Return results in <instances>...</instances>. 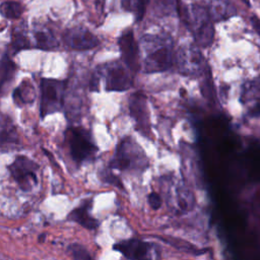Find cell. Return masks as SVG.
Instances as JSON below:
<instances>
[{"mask_svg": "<svg viewBox=\"0 0 260 260\" xmlns=\"http://www.w3.org/2000/svg\"><path fill=\"white\" fill-rule=\"evenodd\" d=\"M141 41L152 49L148 52L143 61V69L145 72H161L172 66L173 50L169 40L158 36H145Z\"/></svg>", "mask_w": 260, "mask_h": 260, "instance_id": "obj_1", "label": "cell"}, {"mask_svg": "<svg viewBox=\"0 0 260 260\" xmlns=\"http://www.w3.org/2000/svg\"><path fill=\"white\" fill-rule=\"evenodd\" d=\"M71 158L76 164H82L94 157L98 147L89 132L83 128L70 127L65 133Z\"/></svg>", "mask_w": 260, "mask_h": 260, "instance_id": "obj_2", "label": "cell"}, {"mask_svg": "<svg viewBox=\"0 0 260 260\" xmlns=\"http://www.w3.org/2000/svg\"><path fill=\"white\" fill-rule=\"evenodd\" d=\"M67 82L52 78H43L41 81V117L59 112L62 109Z\"/></svg>", "mask_w": 260, "mask_h": 260, "instance_id": "obj_3", "label": "cell"}, {"mask_svg": "<svg viewBox=\"0 0 260 260\" xmlns=\"http://www.w3.org/2000/svg\"><path fill=\"white\" fill-rule=\"evenodd\" d=\"M144 158L142 151L138 145L130 137L124 138L118 145L112 160L109 162V168L120 171H130L141 169Z\"/></svg>", "mask_w": 260, "mask_h": 260, "instance_id": "obj_4", "label": "cell"}, {"mask_svg": "<svg viewBox=\"0 0 260 260\" xmlns=\"http://www.w3.org/2000/svg\"><path fill=\"white\" fill-rule=\"evenodd\" d=\"M190 24L197 44L201 47H209L214 37L212 17L206 8L194 4L191 8Z\"/></svg>", "mask_w": 260, "mask_h": 260, "instance_id": "obj_5", "label": "cell"}, {"mask_svg": "<svg viewBox=\"0 0 260 260\" xmlns=\"http://www.w3.org/2000/svg\"><path fill=\"white\" fill-rule=\"evenodd\" d=\"M39 165L24 155H18L8 166V171L11 177L17 183L18 187L24 191L32 190L38 184L37 172Z\"/></svg>", "mask_w": 260, "mask_h": 260, "instance_id": "obj_6", "label": "cell"}, {"mask_svg": "<svg viewBox=\"0 0 260 260\" xmlns=\"http://www.w3.org/2000/svg\"><path fill=\"white\" fill-rule=\"evenodd\" d=\"M62 39L68 48L78 51L90 50L100 44L99 39L83 26H74L66 29Z\"/></svg>", "mask_w": 260, "mask_h": 260, "instance_id": "obj_7", "label": "cell"}, {"mask_svg": "<svg viewBox=\"0 0 260 260\" xmlns=\"http://www.w3.org/2000/svg\"><path fill=\"white\" fill-rule=\"evenodd\" d=\"M133 84V77L119 63H112L106 72V89L108 91H125Z\"/></svg>", "mask_w": 260, "mask_h": 260, "instance_id": "obj_8", "label": "cell"}, {"mask_svg": "<svg viewBox=\"0 0 260 260\" xmlns=\"http://www.w3.org/2000/svg\"><path fill=\"white\" fill-rule=\"evenodd\" d=\"M118 45L121 52V57L126 66L132 72H136L139 69V55L138 45L134 39L133 31L125 30L118 40Z\"/></svg>", "mask_w": 260, "mask_h": 260, "instance_id": "obj_9", "label": "cell"}, {"mask_svg": "<svg viewBox=\"0 0 260 260\" xmlns=\"http://www.w3.org/2000/svg\"><path fill=\"white\" fill-rule=\"evenodd\" d=\"M113 249L129 260H150L151 245L138 239L121 241L115 244Z\"/></svg>", "mask_w": 260, "mask_h": 260, "instance_id": "obj_10", "label": "cell"}, {"mask_svg": "<svg viewBox=\"0 0 260 260\" xmlns=\"http://www.w3.org/2000/svg\"><path fill=\"white\" fill-rule=\"evenodd\" d=\"M130 115L135 121L136 128L143 133L148 132V114L146 99L143 93L135 92L129 98Z\"/></svg>", "mask_w": 260, "mask_h": 260, "instance_id": "obj_11", "label": "cell"}, {"mask_svg": "<svg viewBox=\"0 0 260 260\" xmlns=\"http://www.w3.org/2000/svg\"><path fill=\"white\" fill-rule=\"evenodd\" d=\"M178 63L183 72L196 73L204 69L203 57L200 51L192 46L180 49L178 53Z\"/></svg>", "mask_w": 260, "mask_h": 260, "instance_id": "obj_12", "label": "cell"}, {"mask_svg": "<svg viewBox=\"0 0 260 260\" xmlns=\"http://www.w3.org/2000/svg\"><path fill=\"white\" fill-rule=\"evenodd\" d=\"M91 200H85L81 205L74 208L67 216V218L71 221H74L86 230H95L99 226V221L91 216Z\"/></svg>", "mask_w": 260, "mask_h": 260, "instance_id": "obj_13", "label": "cell"}, {"mask_svg": "<svg viewBox=\"0 0 260 260\" xmlns=\"http://www.w3.org/2000/svg\"><path fill=\"white\" fill-rule=\"evenodd\" d=\"M12 99L18 106L31 104L36 99L35 88L28 80H23L12 92Z\"/></svg>", "mask_w": 260, "mask_h": 260, "instance_id": "obj_14", "label": "cell"}, {"mask_svg": "<svg viewBox=\"0 0 260 260\" xmlns=\"http://www.w3.org/2000/svg\"><path fill=\"white\" fill-rule=\"evenodd\" d=\"M236 13L234 6L228 0H212L210 15L216 20H223Z\"/></svg>", "mask_w": 260, "mask_h": 260, "instance_id": "obj_15", "label": "cell"}, {"mask_svg": "<svg viewBox=\"0 0 260 260\" xmlns=\"http://www.w3.org/2000/svg\"><path fill=\"white\" fill-rule=\"evenodd\" d=\"M15 71V63L7 55H4L0 60V92L12 80Z\"/></svg>", "mask_w": 260, "mask_h": 260, "instance_id": "obj_16", "label": "cell"}, {"mask_svg": "<svg viewBox=\"0 0 260 260\" xmlns=\"http://www.w3.org/2000/svg\"><path fill=\"white\" fill-rule=\"evenodd\" d=\"M37 48L41 50H53L58 47V41L49 29H39L34 32Z\"/></svg>", "mask_w": 260, "mask_h": 260, "instance_id": "obj_17", "label": "cell"}, {"mask_svg": "<svg viewBox=\"0 0 260 260\" xmlns=\"http://www.w3.org/2000/svg\"><path fill=\"white\" fill-rule=\"evenodd\" d=\"M23 13V6L17 1H4L0 4V14L8 19H17Z\"/></svg>", "mask_w": 260, "mask_h": 260, "instance_id": "obj_18", "label": "cell"}, {"mask_svg": "<svg viewBox=\"0 0 260 260\" xmlns=\"http://www.w3.org/2000/svg\"><path fill=\"white\" fill-rule=\"evenodd\" d=\"M19 143V136L13 126H6L0 129V148Z\"/></svg>", "mask_w": 260, "mask_h": 260, "instance_id": "obj_19", "label": "cell"}, {"mask_svg": "<svg viewBox=\"0 0 260 260\" xmlns=\"http://www.w3.org/2000/svg\"><path fill=\"white\" fill-rule=\"evenodd\" d=\"M122 7L126 11H133L137 21H140L145 13L146 0H122Z\"/></svg>", "mask_w": 260, "mask_h": 260, "instance_id": "obj_20", "label": "cell"}, {"mask_svg": "<svg viewBox=\"0 0 260 260\" xmlns=\"http://www.w3.org/2000/svg\"><path fill=\"white\" fill-rule=\"evenodd\" d=\"M67 250L73 260H93L87 249L80 244H71L68 246Z\"/></svg>", "mask_w": 260, "mask_h": 260, "instance_id": "obj_21", "label": "cell"}, {"mask_svg": "<svg viewBox=\"0 0 260 260\" xmlns=\"http://www.w3.org/2000/svg\"><path fill=\"white\" fill-rule=\"evenodd\" d=\"M29 47L28 39L22 34H14L11 40V51L12 55L16 54L21 50H25Z\"/></svg>", "mask_w": 260, "mask_h": 260, "instance_id": "obj_22", "label": "cell"}, {"mask_svg": "<svg viewBox=\"0 0 260 260\" xmlns=\"http://www.w3.org/2000/svg\"><path fill=\"white\" fill-rule=\"evenodd\" d=\"M100 178L103 182H106V183H109L117 188H120V189H124L123 185H122V181L119 177L115 176L111 171L109 170H103L100 172Z\"/></svg>", "mask_w": 260, "mask_h": 260, "instance_id": "obj_23", "label": "cell"}, {"mask_svg": "<svg viewBox=\"0 0 260 260\" xmlns=\"http://www.w3.org/2000/svg\"><path fill=\"white\" fill-rule=\"evenodd\" d=\"M161 198L156 192H151L148 195V204L152 209H158L161 206Z\"/></svg>", "mask_w": 260, "mask_h": 260, "instance_id": "obj_24", "label": "cell"}, {"mask_svg": "<svg viewBox=\"0 0 260 260\" xmlns=\"http://www.w3.org/2000/svg\"><path fill=\"white\" fill-rule=\"evenodd\" d=\"M251 22H252V25L255 28V30L260 36V19L254 15V16L251 17Z\"/></svg>", "mask_w": 260, "mask_h": 260, "instance_id": "obj_25", "label": "cell"}, {"mask_svg": "<svg viewBox=\"0 0 260 260\" xmlns=\"http://www.w3.org/2000/svg\"><path fill=\"white\" fill-rule=\"evenodd\" d=\"M156 3H157V6L159 7H170L172 6V2L170 0H156Z\"/></svg>", "mask_w": 260, "mask_h": 260, "instance_id": "obj_26", "label": "cell"}, {"mask_svg": "<svg viewBox=\"0 0 260 260\" xmlns=\"http://www.w3.org/2000/svg\"><path fill=\"white\" fill-rule=\"evenodd\" d=\"M45 239H46V235H45V234L40 235V236H39V238H38V240H39V242H40V243L44 242V241H45Z\"/></svg>", "mask_w": 260, "mask_h": 260, "instance_id": "obj_27", "label": "cell"}, {"mask_svg": "<svg viewBox=\"0 0 260 260\" xmlns=\"http://www.w3.org/2000/svg\"><path fill=\"white\" fill-rule=\"evenodd\" d=\"M242 1H243V2H245V3H246L248 6L250 5V3H249V1H248V0H242Z\"/></svg>", "mask_w": 260, "mask_h": 260, "instance_id": "obj_28", "label": "cell"}]
</instances>
